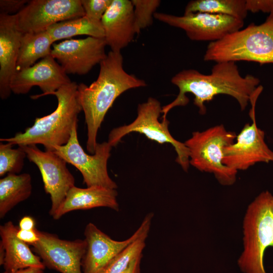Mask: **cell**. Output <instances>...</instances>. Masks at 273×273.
Masks as SVG:
<instances>
[{
  "instance_id": "cell-1",
  "label": "cell",
  "mask_w": 273,
  "mask_h": 273,
  "mask_svg": "<svg viewBox=\"0 0 273 273\" xmlns=\"http://www.w3.org/2000/svg\"><path fill=\"white\" fill-rule=\"evenodd\" d=\"M171 82L177 86L179 94L174 101L165 105V109L169 111L175 107L186 105L189 101L186 94L190 93L194 96V104L202 115L206 112L205 103L220 94L234 98L243 111L260 86H258L259 79L254 75L242 76L234 62H216L209 74L195 69L183 70L174 75Z\"/></svg>"
},
{
  "instance_id": "cell-2",
  "label": "cell",
  "mask_w": 273,
  "mask_h": 273,
  "mask_svg": "<svg viewBox=\"0 0 273 273\" xmlns=\"http://www.w3.org/2000/svg\"><path fill=\"white\" fill-rule=\"evenodd\" d=\"M121 52L110 51L100 64L97 79L89 86L78 84L79 102L87 127L86 149L94 154L99 129L115 100L126 90L147 85L143 79L127 73Z\"/></svg>"
},
{
  "instance_id": "cell-3",
  "label": "cell",
  "mask_w": 273,
  "mask_h": 273,
  "mask_svg": "<svg viewBox=\"0 0 273 273\" xmlns=\"http://www.w3.org/2000/svg\"><path fill=\"white\" fill-rule=\"evenodd\" d=\"M77 87L78 84L72 81L51 93L49 95L55 96L58 101L55 110L49 115L36 118L33 124L24 132H19L13 137L1 138V142L18 146L40 144L49 151H52L54 146L65 145L82 111Z\"/></svg>"
},
{
  "instance_id": "cell-4",
  "label": "cell",
  "mask_w": 273,
  "mask_h": 273,
  "mask_svg": "<svg viewBox=\"0 0 273 273\" xmlns=\"http://www.w3.org/2000/svg\"><path fill=\"white\" fill-rule=\"evenodd\" d=\"M204 60L273 64V12L260 25L252 23L219 40L210 42Z\"/></svg>"
},
{
  "instance_id": "cell-5",
  "label": "cell",
  "mask_w": 273,
  "mask_h": 273,
  "mask_svg": "<svg viewBox=\"0 0 273 273\" xmlns=\"http://www.w3.org/2000/svg\"><path fill=\"white\" fill-rule=\"evenodd\" d=\"M243 250L238 260L243 273H266L264 254L273 247V196L259 194L249 205L243 222Z\"/></svg>"
},
{
  "instance_id": "cell-6",
  "label": "cell",
  "mask_w": 273,
  "mask_h": 273,
  "mask_svg": "<svg viewBox=\"0 0 273 273\" xmlns=\"http://www.w3.org/2000/svg\"><path fill=\"white\" fill-rule=\"evenodd\" d=\"M236 136L222 124L193 132L184 143L189 151L190 165L201 171L213 174L223 186L233 185L238 171L224 165L223 158L225 147L233 144Z\"/></svg>"
},
{
  "instance_id": "cell-7",
  "label": "cell",
  "mask_w": 273,
  "mask_h": 273,
  "mask_svg": "<svg viewBox=\"0 0 273 273\" xmlns=\"http://www.w3.org/2000/svg\"><path fill=\"white\" fill-rule=\"evenodd\" d=\"M162 109V107L157 99L149 98L146 102L139 104L138 115L132 122L115 128L110 131L108 143L112 147H115L123 136L136 132L144 134L150 140L159 144L169 143L177 154L176 162L184 171H187L190 166L188 149L184 143L171 135L168 129L169 122L167 119L162 120L161 122L159 121Z\"/></svg>"
},
{
  "instance_id": "cell-8",
  "label": "cell",
  "mask_w": 273,
  "mask_h": 273,
  "mask_svg": "<svg viewBox=\"0 0 273 273\" xmlns=\"http://www.w3.org/2000/svg\"><path fill=\"white\" fill-rule=\"evenodd\" d=\"M77 127V124L74 126L65 145L54 146L52 151L80 172L87 187L100 186L116 190L117 185L110 177L107 169L112 147L108 142L97 143L94 154H87L79 142Z\"/></svg>"
},
{
  "instance_id": "cell-9",
  "label": "cell",
  "mask_w": 273,
  "mask_h": 273,
  "mask_svg": "<svg viewBox=\"0 0 273 273\" xmlns=\"http://www.w3.org/2000/svg\"><path fill=\"white\" fill-rule=\"evenodd\" d=\"M153 216L152 212L148 213L132 235L120 241L113 240L95 224L88 223L84 232L86 248L81 261L82 273H99L132 242L140 238L148 237Z\"/></svg>"
},
{
  "instance_id": "cell-10",
  "label": "cell",
  "mask_w": 273,
  "mask_h": 273,
  "mask_svg": "<svg viewBox=\"0 0 273 273\" xmlns=\"http://www.w3.org/2000/svg\"><path fill=\"white\" fill-rule=\"evenodd\" d=\"M259 94L251 99L252 123L246 124L233 144L224 149L223 163L238 171L245 170L257 163L273 162V151L264 141V132L257 126L255 105Z\"/></svg>"
},
{
  "instance_id": "cell-11",
  "label": "cell",
  "mask_w": 273,
  "mask_h": 273,
  "mask_svg": "<svg viewBox=\"0 0 273 273\" xmlns=\"http://www.w3.org/2000/svg\"><path fill=\"white\" fill-rule=\"evenodd\" d=\"M156 19L171 26L184 30L192 40H219L227 35L240 30L244 20L224 15L195 13L178 16L156 12Z\"/></svg>"
},
{
  "instance_id": "cell-12",
  "label": "cell",
  "mask_w": 273,
  "mask_h": 273,
  "mask_svg": "<svg viewBox=\"0 0 273 273\" xmlns=\"http://www.w3.org/2000/svg\"><path fill=\"white\" fill-rule=\"evenodd\" d=\"M22 33H38L57 23L85 16L80 0H30L15 14Z\"/></svg>"
},
{
  "instance_id": "cell-13",
  "label": "cell",
  "mask_w": 273,
  "mask_h": 273,
  "mask_svg": "<svg viewBox=\"0 0 273 273\" xmlns=\"http://www.w3.org/2000/svg\"><path fill=\"white\" fill-rule=\"evenodd\" d=\"M26 157L34 163L41 174L45 192L50 196L49 213L53 216L64 200L69 190L75 186V178L67 162L52 151H42L35 145L22 146Z\"/></svg>"
},
{
  "instance_id": "cell-14",
  "label": "cell",
  "mask_w": 273,
  "mask_h": 273,
  "mask_svg": "<svg viewBox=\"0 0 273 273\" xmlns=\"http://www.w3.org/2000/svg\"><path fill=\"white\" fill-rule=\"evenodd\" d=\"M106 46L104 38L88 36L83 39H67L53 43L51 55L67 74L82 75L106 58Z\"/></svg>"
},
{
  "instance_id": "cell-15",
  "label": "cell",
  "mask_w": 273,
  "mask_h": 273,
  "mask_svg": "<svg viewBox=\"0 0 273 273\" xmlns=\"http://www.w3.org/2000/svg\"><path fill=\"white\" fill-rule=\"evenodd\" d=\"M39 239L31 245L45 267L61 273H82L84 240H62L55 234L38 230Z\"/></svg>"
},
{
  "instance_id": "cell-16",
  "label": "cell",
  "mask_w": 273,
  "mask_h": 273,
  "mask_svg": "<svg viewBox=\"0 0 273 273\" xmlns=\"http://www.w3.org/2000/svg\"><path fill=\"white\" fill-rule=\"evenodd\" d=\"M71 82L61 65L49 55L31 67L16 71L11 79L10 88L14 94H25L33 86H38L43 93L31 96L34 100L49 95Z\"/></svg>"
},
{
  "instance_id": "cell-17",
  "label": "cell",
  "mask_w": 273,
  "mask_h": 273,
  "mask_svg": "<svg viewBox=\"0 0 273 273\" xmlns=\"http://www.w3.org/2000/svg\"><path fill=\"white\" fill-rule=\"evenodd\" d=\"M101 23L106 44L113 52H120L138 34L131 1L113 0Z\"/></svg>"
},
{
  "instance_id": "cell-18",
  "label": "cell",
  "mask_w": 273,
  "mask_h": 273,
  "mask_svg": "<svg viewBox=\"0 0 273 273\" xmlns=\"http://www.w3.org/2000/svg\"><path fill=\"white\" fill-rule=\"evenodd\" d=\"M22 33L18 29L15 15L0 14V97L7 99L12 92L10 82L16 72Z\"/></svg>"
},
{
  "instance_id": "cell-19",
  "label": "cell",
  "mask_w": 273,
  "mask_h": 273,
  "mask_svg": "<svg viewBox=\"0 0 273 273\" xmlns=\"http://www.w3.org/2000/svg\"><path fill=\"white\" fill-rule=\"evenodd\" d=\"M116 189L100 186L78 188L74 186L68 192L66 197L56 213L54 219H59L65 214L77 210H87L96 207H107L119 210Z\"/></svg>"
},
{
  "instance_id": "cell-20",
  "label": "cell",
  "mask_w": 273,
  "mask_h": 273,
  "mask_svg": "<svg viewBox=\"0 0 273 273\" xmlns=\"http://www.w3.org/2000/svg\"><path fill=\"white\" fill-rule=\"evenodd\" d=\"M18 229L11 221L0 226V243L5 250L3 265L5 271H13L30 267L44 269L46 267L40 257L30 249L28 244L17 237Z\"/></svg>"
},
{
  "instance_id": "cell-21",
  "label": "cell",
  "mask_w": 273,
  "mask_h": 273,
  "mask_svg": "<svg viewBox=\"0 0 273 273\" xmlns=\"http://www.w3.org/2000/svg\"><path fill=\"white\" fill-rule=\"evenodd\" d=\"M30 174L9 173L0 179V218L19 203L27 199L32 193Z\"/></svg>"
},
{
  "instance_id": "cell-22",
  "label": "cell",
  "mask_w": 273,
  "mask_h": 273,
  "mask_svg": "<svg viewBox=\"0 0 273 273\" xmlns=\"http://www.w3.org/2000/svg\"><path fill=\"white\" fill-rule=\"evenodd\" d=\"M54 41L47 32L22 34L16 71L33 65L39 59L51 55Z\"/></svg>"
},
{
  "instance_id": "cell-23",
  "label": "cell",
  "mask_w": 273,
  "mask_h": 273,
  "mask_svg": "<svg viewBox=\"0 0 273 273\" xmlns=\"http://www.w3.org/2000/svg\"><path fill=\"white\" fill-rule=\"evenodd\" d=\"M47 31L54 42L80 35L97 38L105 36L101 21H96L86 16L57 23L49 27Z\"/></svg>"
},
{
  "instance_id": "cell-24",
  "label": "cell",
  "mask_w": 273,
  "mask_h": 273,
  "mask_svg": "<svg viewBox=\"0 0 273 273\" xmlns=\"http://www.w3.org/2000/svg\"><path fill=\"white\" fill-rule=\"evenodd\" d=\"M195 13L224 15L244 20L248 11L246 0H193L186 5L184 14Z\"/></svg>"
},
{
  "instance_id": "cell-25",
  "label": "cell",
  "mask_w": 273,
  "mask_h": 273,
  "mask_svg": "<svg viewBox=\"0 0 273 273\" xmlns=\"http://www.w3.org/2000/svg\"><path fill=\"white\" fill-rule=\"evenodd\" d=\"M147 237L140 238L112 259L99 273H125L131 263L143 255Z\"/></svg>"
},
{
  "instance_id": "cell-26",
  "label": "cell",
  "mask_w": 273,
  "mask_h": 273,
  "mask_svg": "<svg viewBox=\"0 0 273 273\" xmlns=\"http://www.w3.org/2000/svg\"><path fill=\"white\" fill-rule=\"evenodd\" d=\"M0 143V176L9 173L18 174L22 170L26 154L20 146L16 149L6 143Z\"/></svg>"
},
{
  "instance_id": "cell-27",
  "label": "cell",
  "mask_w": 273,
  "mask_h": 273,
  "mask_svg": "<svg viewBox=\"0 0 273 273\" xmlns=\"http://www.w3.org/2000/svg\"><path fill=\"white\" fill-rule=\"evenodd\" d=\"M134 8L138 34L141 30L151 26L154 15L161 3L160 0H131Z\"/></svg>"
},
{
  "instance_id": "cell-28",
  "label": "cell",
  "mask_w": 273,
  "mask_h": 273,
  "mask_svg": "<svg viewBox=\"0 0 273 273\" xmlns=\"http://www.w3.org/2000/svg\"><path fill=\"white\" fill-rule=\"evenodd\" d=\"M113 0H80L85 16L101 21Z\"/></svg>"
},
{
  "instance_id": "cell-29",
  "label": "cell",
  "mask_w": 273,
  "mask_h": 273,
  "mask_svg": "<svg viewBox=\"0 0 273 273\" xmlns=\"http://www.w3.org/2000/svg\"><path fill=\"white\" fill-rule=\"evenodd\" d=\"M27 0H1L0 14L13 15L21 11L28 3Z\"/></svg>"
},
{
  "instance_id": "cell-30",
  "label": "cell",
  "mask_w": 273,
  "mask_h": 273,
  "mask_svg": "<svg viewBox=\"0 0 273 273\" xmlns=\"http://www.w3.org/2000/svg\"><path fill=\"white\" fill-rule=\"evenodd\" d=\"M247 10L252 13L273 12V0H246Z\"/></svg>"
},
{
  "instance_id": "cell-31",
  "label": "cell",
  "mask_w": 273,
  "mask_h": 273,
  "mask_svg": "<svg viewBox=\"0 0 273 273\" xmlns=\"http://www.w3.org/2000/svg\"><path fill=\"white\" fill-rule=\"evenodd\" d=\"M17 237L23 242L32 245L37 242L39 239L38 230H24L18 229L16 234Z\"/></svg>"
},
{
  "instance_id": "cell-32",
  "label": "cell",
  "mask_w": 273,
  "mask_h": 273,
  "mask_svg": "<svg viewBox=\"0 0 273 273\" xmlns=\"http://www.w3.org/2000/svg\"><path fill=\"white\" fill-rule=\"evenodd\" d=\"M19 229L24 230H32L36 229L34 219L29 216L23 217L19 221Z\"/></svg>"
},
{
  "instance_id": "cell-33",
  "label": "cell",
  "mask_w": 273,
  "mask_h": 273,
  "mask_svg": "<svg viewBox=\"0 0 273 273\" xmlns=\"http://www.w3.org/2000/svg\"><path fill=\"white\" fill-rule=\"evenodd\" d=\"M142 256L134 259L130 264L125 273H141V262Z\"/></svg>"
},
{
  "instance_id": "cell-34",
  "label": "cell",
  "mask_w": 273,
  "mask_h": 273,
  "mask_svg": "<svg viewBox=\"0 0 273 273\" xmlns=\"http://www.w3.org/2000/svg\"><path fill=\"white\" fill-rule=\"evenodd\" d=\"M3 273H44V269L37 267H27L13 271H4Z\"/></svg>"
},
{
  "instance_id": "cell-35",
  "label": "cell",
  "mask_w": 273,
  "mask_h": 273,
  "mask_svg": "<svg viewBox=\"0 0 273 273\" xmlns=\"http://www.w3.org/2000/svg\"><path fill=\"white\" fill-rule=\"evenodd\" d=\"M5 257V250L3 246L2 245V244L0 243V265H3Z\"/></svg>"
}]
</instances>
